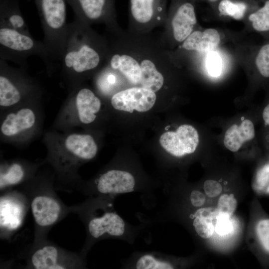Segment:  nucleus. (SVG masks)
<instances>
[{
	"instance_id": "28",
	"label": "nucleus",
	"mask_w": 269,
	"mask_h": 269,
	"mask_svg": "<svg viewBox=\"0 0 269 269\" xmlns=\"http://www.w3.org/2000/svg\"><path fill=\"white\" fill-rule=\"evenodd\" d=\"M233 224L231 216L217 213L215 230L220 236H226L232 231Z\"/></svg>"
},
{
	"instance_id": "4",
	"label": "nucleus",
	"mask_w": 269,
	"mask_h": 269,
	"mask_svg": "<svg viewBox=\"0 0 269 269\" xmlns=\"http://www.w3.org/2000/svg\"><path fill=\"white\" fill-rule=\"evenodd\" d=\"M167 14L166 0H129L127 31L135 35L151 33L164 26Z\"/></svg>"
},
{
	"instance_id": "12",
	"label": "nucleus",
	"mask_w": 269,
	"mask_h": 269,
	"mask_svg": "<svg viewBox=\"0 0 269 269\" xmlns=\"http://www.w3.org/2000/svg\"><path fill=\"white\" fill-rule=\"evenodd\" d=\"M35 222L40 226L46 227L54 224L58 219L60 206L54 199L46 196H38L31 204Z\"/></svg>"
},
{
	"instance_id": "8",
	"label": "nucleus",
	"mask_w": 269,
	"mask_h": 269,
	"mask_svg": "<svg viewBox=\"0 0 269 269\" xmlns=\"http://www.w3.org/2000/svg\"><path fill=\"white\" fill-rule=\"evenodd\" d=\"M156 100L153 91L139 87L120 90L111 98L112 106L116 110L133 113L134 110L145 112L152 108Z\"/></svg>"
},
{
	"instance_id": "31",
	"label": "nucleus",
	"mask_w": 269,
	"mask_h": 269,
	"mask_svg": "<svg viewBox=\"0 0 269 269\" xmlns=\"http://www.w3.org/2000/svg\"><path fill=\"white\" fill-rule=\"evenodd\" d=\"M256 181L260 190L269 193V164L265 166L258 172Z\"/></svg>"
},
{
	"instance_id": "21",
	"label": "nucleus",
	"mask_w": 269,
	"mask_h": 269,
	"mask_svg": "<svg viewBox=\"0 0 269 269\" xmlns=\"http://www.w3.org/2000/svg\"><path fill=\"white\" fill-rule=\"evenodd\" d=\"M253 29L259 32L269 31V0H267L264 6L249 17Z\"/></svg>"
},
{
	"instance_id": "25",
	"label": "nucleus",
	"mask_w": 269,
	"mask_h": 269,
	"mask_svg": "<svg viewBox=\"0 0 269 269\" xmlns=\"http://www.w3.org/2000/svg\"><path fill=\"white\" fill-rule=\"evenodd\" d=\"M137 269H171L173 266L168 262L159 261L151 255L141 256L136 264Z\"/></svg>"
},
{
	"instance_id": "36",
	"label": "nucleus",
	"mask_w": 269,
	"mask_h": 269,
	"mask_svg": "<svg viewBox=\"0 0 269 269\" xmlns=\"http://www.w3.org/2000/svg\"></svg>"
},
{
	"instance_id": "24",
	"label": "nucleus",
	"mask_w": 269,
	"mask_h": 269,
	"mask_svg": "<svg viewBox=\"0 0 269 269\" xmlns=\"http://www.w3.org/2000/svg\"><path fill=\"white\" fill-rule=\"evenodd\" d=\"M23 169L19 164H12L6 173L0 174V188L18 183L23 178Z\"/></svg>"
},
{
	"instance_id": "22",
	"label": "nucleus",
	"mask_w": 269,
	"mask_h": 269,
	"mask_svg": "<svg viewBox=\"0 0 269 269\" xmlns=\"http://www.w3.org/2000/svg\"><path fill=\"white\" fill-rule=\"evenodd\" d=\"M220 13L227 15L236 20L242 19L247 9L246 5L243 2H233L230 0H222L218 5Z\"/></svg>"
},
{
	"instance_id": "6",
	"label": "nucleus",
	"mask_w": 269,
	"mask_h": 269,
	"mask_svg": "<svg viewBox=\"0 0 269 269\" xmlns=\"http://www.w3.org/2000/svg\"><path fill=\"white\" fill-rule=\"evenodd\" d=\"M196 23L193 5L190 2L183 1L167 14L165 29L160 38L167 47L171 43H182L194 31Z\"/></svg>"
},
{
	"instance_id": "5",
	"label": "nucleus",
	"mask_w": 269,
	"mask_h": 269,
	"mask_svg": "<svg viewBox=\"0 0 269 269\" xmlns=\"http://www.w3.org/2000/svg\"><path fill=\"white\" fill-rule=\"evenodd\" d=\"M72 7L75 19L91 25L104 23L108 32L121 26L117 20L116 0H66Z\"/></svg>"
},
{
	"instance_id": "2",
	"label": "nucleus",
	"mask_w": 269,
	"mask_h": 269,
	"mask_svg": "<svg viewBox=\"0 0 269 269\" xmlns=\"http://www.w3.org/2000/svg\"><path fill=\"white\" fill-rule=\"evenodd\" d=\"M44 32L43 42L54 65L59 63L66 35V0H34Z\"/></svg>"
},
{
	"instance_id": "35",
	"label": "nucleus",
	"mask_w": 269,
	"mask_h": 269,
	"mask_svg": "<svg viewBox=\"0 0 269 269\" xmlns=\"http://www.w3.org/2000/svg\"><path fill=\"white\" fill-rule=\"evenodd\" d=\"M209 0L212 2H214V1H217V0Z\"/></svg>"
},
{
	"instance_id": "7",
	"label": "nucleus",
	"mask_w": 269,
	"mask_h": 269,
	"mask_svg": "<svg viewBox=\"0 0 269 269\" xmlns=\"http://www.w3.org/2000/svg\"><path fill=\"white\" fill-rule=\"evenodd\" d=\"M159 142L168 153L176 157H182L195 151L199 143V135L193 126L183 124L175 131L162 134Z\"/></svg>"
},
{
	"instance_id": "13",
	"label": "nucleus",
	"mask_w": 269,
	"mask_h": 269,
	"mask_svg": "<svg viewBox=\"0 0 269 269\" xmlns=\"http://www.w3.org/2000/svg\"><path fill=\"white\" fill-rule=\"evenodd\" d=\"M220 42V35L216 29L194 30L183 42L181 48L187 51L208 52L214 50Z\"/></svg>"
},
{
	"instance_id": "17",
	"label": "nucleus",
	"mask_w": 269,
	"mask_h": 269,
	"mask_svg": "<svg viewBox=\"0 0 269 269\" xmlns=\"http://www.w3.org/2000/svg\"><path fill=\"white\" fill-rule=\"evenodd\" d=\"M0 25L30 33L21 12L18 0H0Z\"/></svg>"
},
{
	"instance_id": "19",
	"label": "nucleus",
	"mask_w": 269,
	"mask_h": 269,
	"mask_svg": "<svg viewBox=\"0 0 269 269\" xmlns=\"http://www.w3.org/2000/svg\"><path fill=\"white\" fill-rule=\"evenodd\" d=\"M58 251L54 247H44L36 251L32 255V265L36 269H65L58 264Z\"/></svg>"
},
{
	"instance_id": "34",
	"label": "nucleus",
	"mask_w": 269,
	"mask_h": 269,
	"mask_svg": "<svg viewBox=\"0 0 269 269\" xmlns=\"http://www.w3.org/2000/svg\"><path fill=\"white\" fill-rule=\"evenodd\" d=\"M262 116L265 125L269 126V103L264 109Z\"/></svg>"
},
{
	"instance_id": "10",
	"label": "nucleus",
	"mask_w": 269,
	"mask_h": 269,
	"mask_svg": "<svg viewBox=\"0 0 269 269\" xmlns=\"http://www.w3.org/2000/svg\"><path fill=\"white\" fill-rule=\"evenodd\" d=\"M255 134L253 122L248 119H242L227 128L223 137V144L229 150L236 152L252 141Z\"/></svg>"
},
{
	"instance_id": "3",
	"label": "nucleus",
	"mask_w": 269,
	"mask_h": 269,
	"mask_svg": "<svg viewBox=\"0 0 269 269\" xmlns=\"http://www.w3.org/2000/svg\"><path fill=\"white\" fill-rule=\"evenodd\" d=\"M32 55L39 56L47 68L54 66L43 41L35 40L30 33L0 25V59L25 66L27 59Z\"/></svg>"
},
{
	"instance_id": "26",
	"label": "nucleus",
	"mask_w": 269,
	"mask_h": 269,
	"mask_svg": "<svg viewBox=\"0 0 269 269\" xmlns=\"http://www.w3.org/2000/svg\"><path fill=\"white\" fill-rule=\"evenodd\" d=\"M237 207V201L233 194H223L219 198L217 213L231 216Z\"/></svg>"
},
{
	"instance_id": "33",
	"label": "nucleus",
	"mask_w": 269,
	"mask_h": 269,
	"mask_svg": "<svg viewBox=\"0 0 269 269\" xmlns=\"http://www.w3.org/2000/svg\"><path fill=\"white\" fill-rule=\"evenodd\" d=\"M191 204L195 207H202L206 201V197L204 193L199 190H193L190 195Z\"/></svg>"
},
{
	"instance_id": "23",
	"label": "nucleus",
	"mask_w": 269,
	"mask_h": 269,
	"mask_svg": "<svg viewBox=\"0 0 269 269\" xmlns=\"http://www.w3.org/2000/svg\"><path fill=\"white\" fill-rule=\"evenodd\" d=\"M254 64L260 76L269 78V42L263 45L258 49Z\"/></svg>"
},
{
	"instance_id": "15",
	"label": "nucleus",
	"mask_w": 269,
	"mask_h": 269,
	"mask_svg": "<svg viewBox=\"0 0 269 269\" xmlns=\"http://www.w3.org/2000/svg\"><path fill=\"white\" fill-rule=\"evenodd\" d=\"M35 122V116L33 111L29 108H22L6 117L1 125L0 131L3 135L12 136L30 129Z\"/></svg>"
},
{
	"instance_id": "14",
	"label": "nucleus",
	"mask_w": 269,
	"mask_h": 269,
	"mask_svg": "<svg viewBox=\"0 0 269 269\" xmlns=\"http://www.w3.org/2000/svg\"><path fill=\"white\" fill-rule=\"evenodd\" d=\"M75 104L79 120L85 124H90L95 120L96 114L99 111L101 106L99 98L87 88L77 89Z\"/></svg>"
},
{
	"instance_id": "16",
	"label": "nucleus",
	"mask_w": 269,
	"mask_h": 269,
	"mask_svg": "<svg viewBox=\"0 0 269 269\" xmlns=\"http://www.w3.org/2000/svg\"><path fill=\"white\" fill-rule=\"evenodd\" d=\"M64 145L73 156L84 160L93 158L98 151L94 138L89 134H73L69 135L65 140Z\"/></svg>"
},
{
	"instance_id": "32",
	"label": "nucleus",
	"mask_w": 269,
	"mask_h": 269,
	"mask_svg": "<svg viewBox=\"0 0 269 269\" xmlns=\"http://www.w3.org/2000/svg\"><path fill=\"white\" fill-rule=\"evenodd\" d=\"M203 189L207 196L214 198L220 195L223 190L221 184L216 180L208 179L203 184Z\"/></svg>"
},
{
	"instance_id": "11",
	"label": "nucleus",
	"mask_w": 269,
	"mask_h": 269,
	"mask_svg": "<svg viewBox=\"0 0 269 269\" xmlns=\"http://www.w3.org/2000/svg\"><path fill=\"white\" fill-rule=\"evenodd\" d=\"M89 231L95 238H99L105 233L120 236L125 231V223L117 214L107 212L102 216L91 220L88 224Z\"/></svg>"
},
{
	"instance_id": "9",
	"label": "nucleus",
	"mask_w": 269,
	"mask_h": 269,
	"mask_svg": "<svg viewBox=\"0 0 269 269\" xmlns=\"http://www.w3.org/2000/svg\"><path fill=\"white\" fill-rule=\"evenodd\" d=\"M135 186L133 175L126 171L111 170L99 178L97 187L102 194H120L132 192Z\"/></svg>"
},
{
	"instance_id": "29",
	"label": "nucleus",
	"mask_w": 269,
	"mask_h": 269,
	"mask_svg": "<svg viewBox=\"0 0 269 269\" xmlns=\"http://www.w3.org/2000/svg\"><path fill=\"white\" fill-rule=\"evenodd\" d=\"M206 67L209 74L213 77H218L222 72V65L220 57L215 52L212 51L208 55Z\"/></svg>"
},
{
	"instance_id": "1",
	"label": "nucleus",
	"mask_w": 269,
	"mask_h": 269,
	"mask_svg": "<svg viewBox=\"0 0 269 269\" xmlns=\"http://www.w3.org/2000/svg\"><path fill=\"white\" fill-rule=\"evenodd\" d=\"M109 52L108 39L74 18L67 25L60 56L64 75L71 83H78L85 77L97 73L106 65Z\"/></svg>"
},
{
	"instance_id": "30",
	"label": "nucleus",
	"mask_w": 269,
	"mask_h": 269,
	"mask_svg": "<svg viewBox=\"0 0 269 269\" xmlns=\"http://www.w3.org/2000/svg\"><path fill=\"white\" fill-rule=\"evenodd\" d=\"M6 206L7 207L6 208V207L2 203H0V207L6 209L7 214V215L0 217V224L3 223L6 219L7 220L6 222L7 225H8L9 220H11V228H14L12 223L14 222L15 223V222L13 221L14 219L18 224L19 223V219L18 217V216L20 215L19 209L18 207H16L15 206L14 207V205H12V204H10L9 205L7 204ZM5 223L3 226L5 225Z\"/></svg>"
},
{
	"instance_id": "18",
	"label": "nucleus",
	"mask_w": 269,
	"mask_h": 269,
	"mask_svg": "<svg viewBox=\"0 0 269 269\" xmlns=\"http://www.w3.org/2000/svg\"><path fill=\"white\" fill-rule=\"evenodd\" d=\"M217 212L212 208H200L194 214L193 225L197 234L202 238L208 239L213 234L215 226L213 220Z\"/></svg>"
},
{
	"instance_id": "27",
	"label": "nucleus",
	"mask_w": 269,
	"mask_h": 269,
	"mask_svg": "<svg viewBox=\"0 0 269 269\" xmlns=\"http://www.w3.org/2000/svg\"><path fill=\"white\" fill-rule=\"evenodd\" d=\"M256 233L262 246L269 253V219L259 221L256 226Z\"/></svg>"
},
{
	"instance_id": "20",
	"label": "nucleus",
	"mask_w": 269,
	"mask_h": 269,
	"mask_svg": "<svg viewBox=\"0 0 269 269\" xmlns=\"http://www.w3.org/2000/svg\"><path fill=\"white\" fill-rule=\"evenodd\" d=\"M122 76L116 70L106 65L97 74V89L104 94H109L122 84Z\"/></svg>"
}]
</instances>
